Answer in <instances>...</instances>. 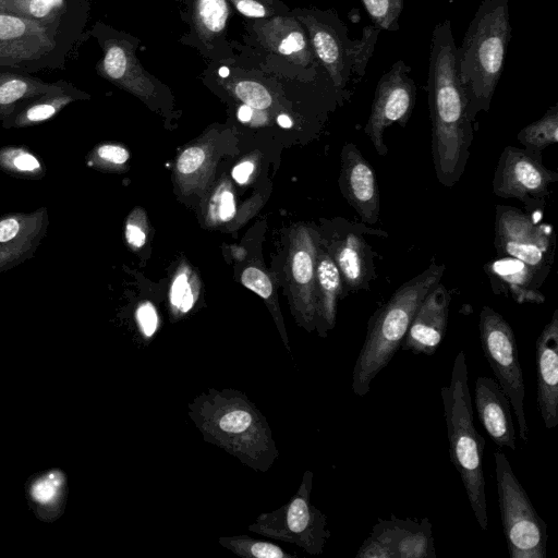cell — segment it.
I'll list each match as a JSON object with an SVG mask.
<instances>
[{
	"mask_svg": "<svg viewBox=\"0 0 558 558\" xmlns=\"http://www.w3.org/2000/svg\"><path fill=\"white\" fill-rule=\"evenodd\" d=\"M457 48L451 22L438 23L432 34L427 90L435 173L447 187L463 174L473 140V121L457 73Z\"/></svg>",
	"mask_w": 558,
	"mask_h": 558,
	"instance_id": "1",
	"label": "cell"
},
{
	"mask_svg": "<svg viewBox=\"0 0 558 558\" xmlns=\"http://www.w3.org/2000/svg\"><path fill=\"white\" fill-rule=\"evenodd\" d=\"M187 409L205 441L254 471H268L278 458L266 417L242 391L211 388L194 398Z\"/></svg>",
	"mask_w": 558,
	"mask_h": 558,
	"instance_id": "2",
	"label": "cell"
},
{
	"mask_svg": "<svg viewBox=\"0 0 558 558\" xmlns=\"http://www.w3.org/2000/svg\"><path fill=\"white\" fill-rule=\"evenodd\" d=\"M511 36L508 0H483L457 48V73L474 121L490 101L505 66Z\"/></svg>",
	"mask_w": 558,
	"mask_h": 558,
	"instance_id": "3",
	"label": "cell"
},
{
	"mask_svg": "<svg viewBox=\"0 0 558 558\" xmlns=\"http://www.w3.org/2000/svg\"><path fill=\"white\" fill-rule=\"evenodd\" d=\"M445 265L432 263L424 271L404 282L368 322L367 332L356 357L352 389L365 396L372 380L401 347L412 318L425 295L440 282Z\"/></svg>",
	"mask_w": 558,
	"mask_h": 558,
	"instance_id": "4",
	"label": "cell"
},
{
	"mask_svg": "<svg viewBox=\"0 0 558 558\" xmlns=\"http://www.w3.org/2000/svg\"><path fill=\"white\" fill-rule=\"evenodd\" d=\"M449 456L460 474L471 509L480 527L488 529V514L483 473L485 439L473 423V408L469 389L465 354L461 350L452 365L449 385L440 390Z\"/></svg>",
	"mask_w": 558,
	"mask_h": 558,
	"instance_id": "5",
	"label": "cell"
},
{
	"mask_svg": "<svg viewBox=\"0 0 558 558\" xmlns=\"http://www.w3.org/2000/svg\"><path fill=\"white\" fill-rule=\"evenodd\" d=\"M494 459L498 505L509 557L546 558V522L533 507L507 456L498 450Z\"/></svg>",
	"mask_w": 558,
	"mask_h": 558,
	"instance_id": "6",
	"label": "cell"
},
{
	"mask_svg": "<svg viewBox=\"0 0 558 558\" xmlns=\"http://www.w3.org/2000/svg\"><path fill=\"white\" fill-rule=\"evenodd\" d=\"M314 474L307 470L296 493L280 508L262 513L248 525L251 532L288 542L310 555H320L331 533L326 515L311 502Z\"/></svg>",
	"mask_w": 558,
	"mask_h": 558,
	"instance_id": "7",
	"label": "cell"
},
{
	"mask_svg": "<svg viewBox=\"0 0 558 558\" xmlns=\"http://www.w3.org/2000/svg\"><path fill=\"white\" fill-rule=\"evenodd\" d=\"M312 22V44L317 58L332 77L335 87L343 89L348 82H359L366 73L380 29L364 26L359 39H350L347 26L337 16Z\"/></svg>",
	"mask_w": 558,
	"mask_h": 558,
	"instance_id": "8",
	"label": "cell"
},
{
	"mask_svg": "<svg viewBox=\"0 0 558 558\" xmlns=\"http://www.w3.org/2000/svg\"><path fill=\"white\" fill-rule=\"evenodd\" d=\"M478 330L484 355L514 409L519 437L526 442L525 388L514 332L509 323L489 306H484L480 313Z\"/></svg>",
	"mask_w": 558,
	"mask_h": 558,
	"instance_id": "9",
	"label": "cell"
},
{
	"mask_svg": "<svg viewBox=\"0 0 558 558\" xmlns=\"http://www.w3.org/2000/svg\"><path fill=\"white\" fill-rule=\"evenodd\" d=\"M494 244L498 256L522 262L542 281L551 268L556 245L553 227L536 223L519 208L496 206Z\"/></svg>",
	"mask_w": 558,
	"mask_h": 558,
	"instance_id": "10",
	"label": "cell"
},
{
	"mask_svg": "<svg viewBox=\"0 0 558 558\" xmlns=\"http://www.w3.org/2000/svg\"><path fill=\"white\" fill-rule=\"evenodd\" d=\"M410 74L411 66L398 60L377 83L364 132L379 156L388 153L385 130L393 123L404 126L412 114L416 86Z\"/></svg>",
	"mask_w": 558,
	"mask_h": 558,
	"instance_id": "11",
	"label": "cell"
},
{
	"mask_svg": "<svg viewBox=\"0 0 558 558\" xmlns=\"http://www.w3.org/2000/svg\"><path fill=\"white\" fill-rule=\"evenodd\" d=\"M557 180L558 174L544 166L541 153L506 146L495 169L493 191L529 205L544 202Z\"/></svg>",
	"mask_w": 558,
	"mask_h": 558,
	"instance_id": "12",
	"label": "cell"
},
{
	"mask_svg": "<svg viewBox=\"0 0 558 558\" xmlns=\"http://www.w3.org/2000/svg\"><path fill=\"white\" fill-rule=\"evenodd\" d=\"M356 558H435L432 524L421 520L377 519L369 535L360 546Z\"/></svg>",
	"mask_w": 558,
	"mask_h": 558,
	"instance_id": "13",
	"label": "cell"
},
{
	"mask_svg": "<svg viewBox=\"0 0 558 558\" xmlns=\"http://www.w3.org/2000/svg\"><path fill=\"white\" fill-rule=\"evenodd\" d=\"M367 234L388 236L384 230L345 220L336 222L332 230L328 254L339 268L348 291L367 290L376 278L375 253L365 238Z\"/></svg>",
	"mask_w": 558,
	"mask_h": 558,
	"instance_id": "14",
	"label": "cell"
},
{
	"mask_svg": "<svg viewBox=\"0 0 558 558\" xmlns=\"http://www.w3.org/2000/svg\"><path fill=\"white\" fill-rule=\"evenodd\" d=\"M340 187L363 223L378 222L380 203L376 174L353 143H347L342 149Z\"/></svg>",
	"mask_w": 558,
	"mask_h": 558,
	"instance_id": "15",
	"label": "cell"
},
{
	"mask_svg": "<svg viewBox=\"0 0 558 558\" xmlns=\"http://www.w3.org/2000/svg\"><path fill=\"white\" fill-rule=\"evenodd\" d=\"M450 300L449 291L437 283L421 302L400 348L433 355L446 333Z\"/></svg>",
	"mask_w": 558,
	"mask_h": 558,
	"instance_id": "16",
	"label": "cell"
},
{
	"mask_svg": "<svg viewBox=\"0 0 558 558\" xmlns=\"http://www.w3.org/2000/svg\"><path fill=\"white\" fill-rule=\"evenodd\" d=\"M54 47L47 25L0 12V62L17 64L40 59Z\"/></svg>",
	"mask_w": 558,
	"mask_h": 558,
	"instance_id": "17",
	"label": "cell"
},
{
	"mask_svg": "<svg viewBox=\"0 0 558 558\" xmlns=\"http://www.w3.org/2000/svg\"><path fill=\"white\" fill-rule=\"evenodd\" d=\"M537 404L544 425H558V310L541 331L535 344Z\"/></svg>",
	"mask_w": 558,
	"mask_h": 558,
	"instance_id": "18",
	"label": "cell"
},
{
	"mask_svg": "<svg viewBox=\"0 0 558 558\" xmlns=\"http://www.w3.org/2000/svg\"><path fill=\"white\" fill-rule=\"evenodd\" d=\"M474 401L481 424L495 445L515 450V430L510 402L498 383L490 377H477Z\"/></svg>",
	"mask_w": 558,
	"mask_h": 558,
	"instance_id": "19",
	"label": "cell"
},
{
	"mask_svg": "<svg viewBox=\"0 0 558 558\" xmlns=\"http://www.w3.org/2000/svg\"><path fill=\"white\" fill-rule=\"evenodd\" d=\"M46 209L0 218V270L27 258L45 233Z\"/></svg>",
	"mask_w": 558,
	"mask_h": 558,
	"instance_id": "20",
	"label": "cell"
},
{
	"mask_svg": "<svg viewBox=\"0 0 558 558\" xmlns=\"http://www.w3.org/2000/svg\"><path fill=\"white\" fill-rule=\"evenodd\" d=\"M499 258L485 265L495 293L505 291L519 304L545 302L544 294L539 291L542 280L522 262L508 257Z\"/></svg>",
	"mask_w": 558,
	"mask_h": 558,
	"instance_id": "21",
	"label": "cell"
},
{
	"mask_svg": "<svg viewBox=\"0 0 558 558\" xmlns=\"http://www.w3.org/2000/svg\"><path fill=\"white\" fill-rule=\"evenodd\" d=\"M316 301L315 326L322 337L333 328L336 322L337 301L343 293V279L339 268L327 252L316 255Z\"/></svg>",
	"mask_w": 558,
	"mask_h": 558,
	"instance_id": "22",
	"label": "cell"
},
{
	"mask_svg": "<svg viewBox=\"0 0 558 558\" xmlns=\"http://www.w3.org/2000/svg\"><path fill=\"white\" fill-rule=\"evenodd\" d=\"M61 90H63L62 87L33 77L2 73L0 74V113L10 114L15 105L25 98Z\"/></svg>",
	"mask_w": 558,
	"mask_h": 558,
	"instance_id": "23",
	"label": "cell"
},
{
	"mask_svg": "<svg viewBox=\"0 0 558 558\" xmlns=\"http://www.w3.org/2000/svg\"><path fill=\"white\" fill-rule=\"evenodd\" d=\"M517 138L525 149L536 153L557 144L558 105H554L538 120L521 129Z\"/></svg>",
	"mask_w": 558,
	"mask_h": 558,
	"instance_id": "24",
	"label": "cell"
},
{
	"mask_svg": "<svg viewBox=\"0 0 558 558\" xmlns=\"http://www.w3.org/2000/svg\"><path fill=\"white\" fill-rule=\"evenodd\" d=\"M64 11V0H0V12L49 25Z\"/></svg>",
	"mask_w": 558,
	"mask_h": 558,
	"instance_id": "25",
	"label": "cell"
},
{
	"mask_svg": "<svg viewBox=\"0 0 558 558\" xmlns=\"http://www.w3.org/2000/svg\"><path fill=\"white\" fill-rule=\"evenodd\" d=\"M218 543L233 554L245 558H295L296 555L284 551L279 545L248 535L223 536Z\"/></svg>",
	"mask_w": 558,
	"mask_h": 558,
	"instance_id": "26",
	"label": "cell"
},
{
	"mask_svg": "<svg viewBox=\"0 0 558 558\" xmlns=\"http://www.w3.org/2000/svg\"><path fill=\"white\" fill-rule=\"evenodd\" d=\"M74 98L61 92L43 95L35 102L22 110L14 119V125L27 126L46 121L57 114Z\"/></svg>",
	"mask_w": 558,
	"mask_h": 558,
	"instance_id": "27",
	"label": "cell"
},
{
	"mask_svg": "<svg viewBox=\"0 0 558 558\" xmlns=\"http://www.w3.org/2000/svg\"><path fill=\"white\" fill-rule=\"evenodd\" d=\"M305 244L292 257V276L295 282L306 290L310 301L316 310L314 286L316 281V250L313 239L306 234ZM316 318V317H315Z\"/></svg>",
	"mask_w": 558,
	"mask_h": 558,
	"instance_id": "28",
	"label": "cell"
},
{
	"mask_svg": "<svg viewBox=\"0 0 558 558\" xmlns=\"http://www.w3.org/2000/svg\"><path fill=\"white\" fill-rule=\"evenodd\" d=\"M372 23L380 31L397 32L404 0H361Z\"/></svg>",
	"mask_w": 558,
	"mask_h": 558,
	"instance_id": "29",
	"label": "cell"
},
{
	"mask_svg": "<svg viewBox=\"0 0 558 558\" xmlns=\"http://www.w3.org/2000/svg\"><path fill=\"white\" fill-rule=\"evenodd\" d=\"M0 166L10 172L24 177L43 173L39 160L31 153L20 148H7L0 153Z\"/></svg>",
	"mask_w": 558,
	"mask_h": 558,
	"instance_id": "30",
	"label": "cell"
},
{
	"mask_svg": "<svg viewBox=\"0 0 558 558\" xmlns=\"http://www.w3.org/2000/svg\"><path fill=\"white\" fill-rule=\"evenodd\" d=\"M198 14L202 23L211 32H220L228 16L225 0H199Z\"/></svg>",
	"mask_w": 558,
	"mask_h": 558,
	"instance_id": "31",
	"label": "cell"
},
{
	"mask_svg": "<svg viewBox=\"0 0 558 558\" xmlns=\"http://www.w3.org/2000/svg\"><path fill=\"white\" fill-rule=\"evenodd\" d=\"M170 303L177 314H186L194 306L195 298L185 274H179L174 278L170 289Z\"/></svg>",
	"mask_w": 558,
	"mask_h": 558,
	"instance_id": "32",
	"label": "cell"
},
{
	"mask_svg": "<svg viewBox=\"0 0 558 558\" xmlns=\"http://www.w3.org/2000/svg\"><path fill=\"white\" fill-rule=\"evenodd\" d=\"M238 97L247 106L255 109H266L271 105V96L260 84L252 81H242L236 84Z\"/></svg>",
	"mask_w": 558,
	"mask_h": 558,
	"instance_id": "33",
	"label": "cell"
},
{
	"mask_svg": "<svg viewBox=\"0 0 558 558\" xmlns=\"http://www.w3.org/2000/svg\"><path fill=\"white\" fill-rule=\"evenodd\" d=\"M128 69V57L121 46H110L102 59V70L111 80H121Z\"/></svg>",
	"mask_w": 558,
	"mask_h": 558,
	"instance_id": "34",
	"label": "cell"
},
{
	"mask_svg": "<svg viewBox=\"0 0 558 558\" xmlns=\"http://www.w3.org/2000/svg\"><path fill=\"white\" fill-rule=\"evenodd\" d=\"M135 319L142 337L146 340L151 339L159 328V317L155 306L150 302L140 304Z\"/></svg>",
	"mask_w": 558,
	"mask_h": 558,
	"instance_id": "35",
	"label": "cell"
},
{
	"mask_svg": "<svg viewBox=\"0 0 558 558\" xmlns=\"http://www.w3.org/2000/svg\"><path fill=\"white\" fill-rule=\"evenodd\" d=\"M242 283L263 299H269L272 284L265 272L255 267L246 268L241 276Z\"/></svg>",
	"mask_w": 558,
	"mask_h": 558,
	"instance_id": "36",
	"label": "cell"
},
{
	"mask_svg": "<svg viewBox=\"0 0 558 558\" xmlns=\"http://www.w3.org/2000/svg\"><path fill=\"white\" fill-rule=\"evenodd\" d=\"M61 482L62 475L59 472L49 473L34 484L32 495L37 501L47 502L54 497Z\"/></svg>",
	"mask_w": 558,
	"mask_h": 558,
	"instance_id": "37",
	"label": "cell"
},
{
	"mask_svg": "<svg viewBox=\"0 0 558 558\" xmlns=\"http://www.w3.org/2000/svg\"><path fill=\"white\" fill-rule=\"evenodd\" d=\"M205 160V151L201 147L185 149L177 161V169L182 174L195 172Z\"/></svg>",
	"mask_w": 558,
	"mask_h": 558,
	"instance_id": "38",
	"label": "cell"
},
{
	"mask_svg": "<svg viewBox=\"0 0 558 558\" xmlns=\"http://www.w3.org/2000/svg\"><path fill=\"white\" fill-rule=\"evenodd\" d=\"M96 153L98 158L113 165H122L129 159V151L119 145L105 144Z\"/></svg>",
	"mask_w": 558,
	"mask_h": 558,
	"instance_id": "39",
	"label": "cell"
},
{
	"mask_svg": "<svg viewBox=\"0 0 558 558\" xmlns=\"http://www.w3.org/2000/svg\"><path fill=\"white\" fill-rule=\"evenodd\" d=\"M216 215L222 221H229L235 214V204L233 194L230 191H223L216 201Z\"/></svg>",
	"mask_w": 558,
	"mask_h": 558,
	"instance_id": "40",
	"label": "cell"
},
{
	"mask_svg": "<svg viewBox=\"0 0 558 558\" xmlns=\"http://www.w3.org/2000/svg\"><path fill=\"white\" fill-rule=\"evenodd\" d=\"M305 37L301 32L290 33L280 44L279 51L283 54H290L302 51L305 48Z\"/></svg>",
	"mask_w": 558,
	"mask_h": 558,
	"instance_id": "41",
	"label": "cell"
},
{
	"mask_svg": "<svg viewBox=\"0 0 558 558\" xmlns=\"http://www.w3.org/2000/svg\"><path fill=\"white\" fill-rule=\"evenodd\" d=\"M235 7L239 12L248 17H263L266 14L265 8L253 0H238Z\"/></svg>",
	"mask_w": 558,
	"mask_h": 558,
	"instance_id": "42",
	"label": "cell"
},
{
	"mask_svg": "<svg viewBox=\"0 0 558 558\" xmlns=\"http://www.w3.org/2000/svg\"><path fill=\"white\" fill-rule=\"evenodd\" d=\"M125 238L129 244H131L135 248H140L145 243V232L134 223H128L125 228Z\"/></svg>",
	"mask_w": 558,
	"mask_h": 558,
	"instance_id": "43",
	"label": "cell"
},
{
	"mask_svg": "<svg viewBox=\"0 0 558 558\" xmlns=\"http://www.w3.org/2000/svg\"><path fill=\"white\" fill-rule=\"evenodd\" d=\"M254 170V165L251 161H243L239 165H236L232 170V177L233 179L240 183L244 184L247 182L248 178L251 177L252 172Z\"/></svg>",
	"mask_w": 558,
	"mask_h": 558,
	"instance_id": "44",
	"label": "cell"
},
{
	"mask_svg": "<svg viewBox=\"0 0 558 558\" xmlns=\"http://www.w3.org/2000/svg\"><path fill=\"white\" fill-rule=\"evenodd\" d=\"M253 114L252 108L247 105H243L238 110V118L242 122H247L251 120Z\"/></svg>",
	"mask_w": 558,
	"mask_h": 558,
	"instance_id": "45",
	"label": "cell"
},
{
	"mask_svg": "<svg viewBox=\"0 0 558 558\" xmlns=\"http://www.w3.org/2000/svg\"><path fill=\"white\" fill-rule=\"evenodd\" d=\"M277 122L281 128H291L292 121L287 114H280L277 118Z\"/></svg>",
	"mask_w": 558,
	"mask_h": 558,
	"instance_id": "46",
	"label": "cell"
},
{
	"mask_svg": "<svg viewBox=\"0 0 558 558\" xmlns=\"http://www.w3.org/2000/svg\"><path fill=\"white\" fill-rule=\"evenodd\" d=\"M219 74L220 76L226 77L229 74V70L226 66H223L219 70Z\"/></svg>",
	"mask_w": 558,
	"mask_h": 558,
	"instance_id": "47",
	"label": "cell"
}]
</instances>
